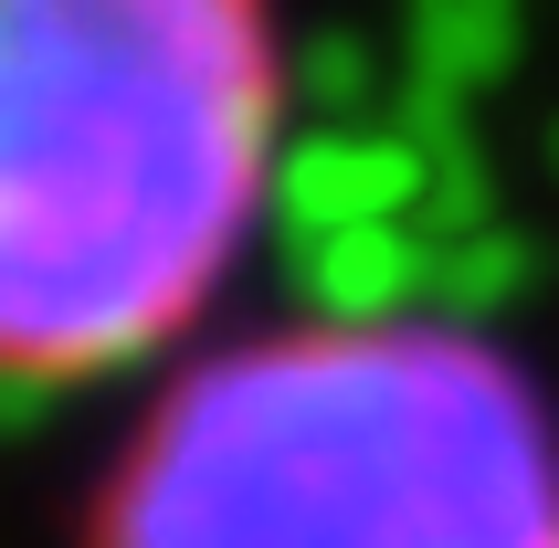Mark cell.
Here are the masks:
<instances>
[{
  "label": "cell",
  "mask_w": 559,
  "mask_h": 548,
  "mask_svg": "<svg viewBox=\"0 0 559 548\" xmlns=\"http://www.w3.org/2000/svg\"><path fill=\"white\" fill-rule=\"evenodd\" d=\"M74 548H559V401L454 306L222 317L138 380Z\"/></svg>",
  "instance_id": "6da1fadb"
},
{
  "label": "cell",
  "mask_w": 559,
  "mask_h": 548,
  "mask_svg": "<svg viewBox=\"0 0 559 548\" xmlns=\"http://www.w3.org/2000/svg\"><path fill=\"white\" fill-rule=\"evenodd\" d=\"M264 0H0V391H106L222 327L285 212Z\"/></svg>",
  "instance_id": "7a4b0ae2"
}]
</instances>
